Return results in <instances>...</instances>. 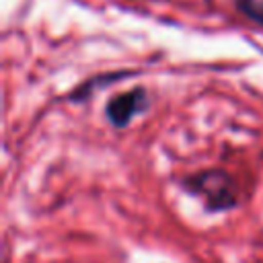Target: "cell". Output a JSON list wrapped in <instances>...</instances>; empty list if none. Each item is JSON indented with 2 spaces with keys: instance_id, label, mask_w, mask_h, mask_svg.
<instances>
[{
  "instance_id": "6da1fadb",
  "label": "cell",
  "mask_w": 263,
  "mask_h": 263,
  "mask_svg": "<svg viewBox=\"0 0 263 263\" xmlns=\"http://www.w3.org/2000/svg\"><path fill=\"white\" fill-rule=\"evenodd\" d=\"M179 187L193 197H199L208 214H222L238 208L240 193L236 179L220 166L201 168L179 179Z\"/></svg>"
},
{
  "instance_id": "7a4b0ae2",
  "label": "cell",
  "mask_w": 263,
  "mask_h": 263,
  "mask_svg": "<svg viewBox=\"0 0 263 263\" xmlns=\"http://www.w3.org/2000/svg\"><path fill=\"white\" fill-rule=\"evenodd\" d=\"M150 107V97L144 86H134L129 90L117 92L105 105V119L115 129H125L138 115L146 113Z\"/></svg>"
},
{
  "instance_id": "3957f363",
  "label": "cell",
  "mask_w": 263,
  "mask_h": 263,
  "mask_svg": "<svg viewBox=\"0 0 263 263\" xmlns=\"http://www.w3.org/2000/svg\"><path fill=\"white\" fill-rule=\"evenodd\" d=\"M132 72H111V74H105V76H95V78H90V80H86L84 84H80L78 88H74L70 95H68V101L70 103H80V101H86L90 95H92V90L99 86H107V84H111V82H115V80H121V78H125V76H129Z\"/></svg>"
},
{
  "instance_id": "277c9868",
  "label": "cell",
  "mask_w": 263,
  "mask_h": 263,
  "mask_svg": "<svg viewBox=\"0 0 263 263\" xmlns=\"http://www.w3.org/2000/svg\"><path fill=\"white\" fill-rule=\"evenodd\" d=\"M234 6L249 21L263 27V0H234Z\"/></svg>"
}]
</instances>
